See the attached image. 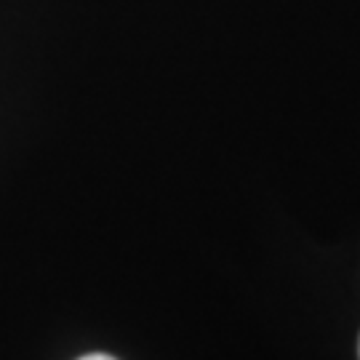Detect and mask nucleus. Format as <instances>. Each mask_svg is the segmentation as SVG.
<instances>
[{
	"mask_svg": "<svg viewBox=\"0 0 360 360\" xmlns=\"http://www.w3.org/2000/svg\"><path fill=\"white\" fill-rule=\"evenodd\" d=\"M80 360H115L112 355H104V352H91V355H83Z\"/></svg>",
	"mask_w": 360,
	"mask_h": 360,
	"instance_id": "nucleus-1",
	"label": "nucleus"
},
{
	"mask_svg": "<svg viewBox=\"0 0 360 360\" xmlns=\"http://www.w3.org/2000/svg\"><path fill=\"white\" fill-rule=\"evenodd\" d=\"M358 355H360V345H358Z\"/></svg>",
	"mask_w": 360,
	"mask_h": 360,
	"instance_id": "nucleus-2",
	"label": "nucleus"
}]
</instances>
